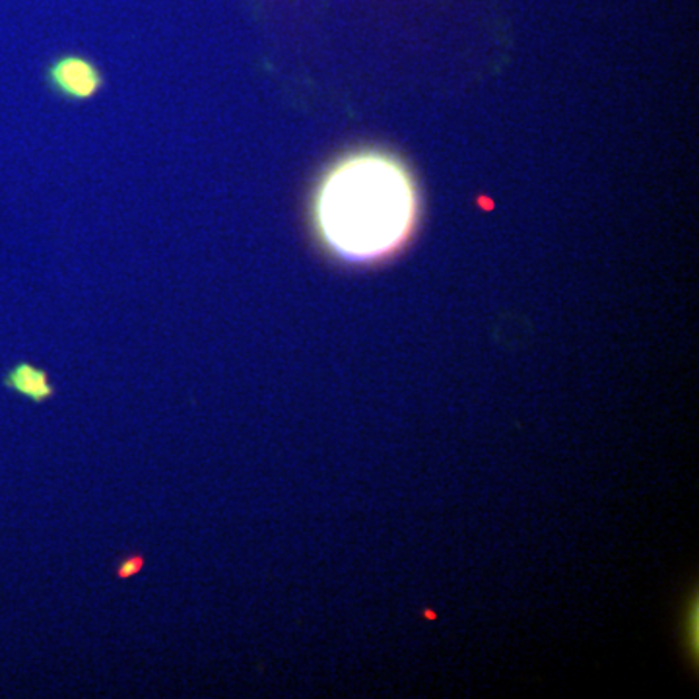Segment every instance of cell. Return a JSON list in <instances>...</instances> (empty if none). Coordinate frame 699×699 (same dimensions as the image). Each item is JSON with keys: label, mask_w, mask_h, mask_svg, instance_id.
<instances>
[{"label": "cell", "mask_w": 699, "mask_h": 699, "mask_svg": "<svg viewBox=\"0 0 699 699\" xmlns=\"http://www.w3.org/2000/svg\"><path fill=\"white\" fill-rule=\"evenodd\" d=\"M418 194L408 171L381 152L342 158L321 179L313 220L328 251L348 263H372L411 237Z\"/></svg>", "instance_id": "6da1fadb"}, {"label": "cell", "mask_w": 699, "mask_h": 699, "mask_svg": "<svg viewBox=\"0 0 699 699\" xmlns=\"http://www.w3.org/2000/svg\"><path fill=\"white\" fill-rule=\"evenodd\" d=\"M142 567H144V558H142V556H129V558H124L123 561H121L116 575H119L121 579H126V577L139 574Z\"/></svg>", "instance_id": "277c9868"}, {"label": "cell", "mask_w": 699, "mask_h": 699, "mask_svg": "<svg viewBox=\"0 0 699 699\" xmlns=\"http://www.w3.org/2000/svg\"><path fill=\"white\" fill-rule=\"evenodd\" d=\"M47 78L54 92L77 101L90 100L103 85L101 70L92 61L77 54H64L54 61L47 70Z\"/></svg>", "instance_id": "7a4b0ae2"}, {"label": "cell", "mask_w": 699, "mask_h": 699, "mask_svg": "<svg viewBox=\"0 0 699 699\" xmlns=\"http://www.w3.org/2000/svg\"><path fill=\"white\" fill-rule=\"evenodd\" d=\"M4 385L26 398H30L33 403H45L54 395L53 385L47 377V373L36 365L26 364V362L14 365L7 373Z\"/></svg>", "instance_id": "3957f363"}]
</instances>
